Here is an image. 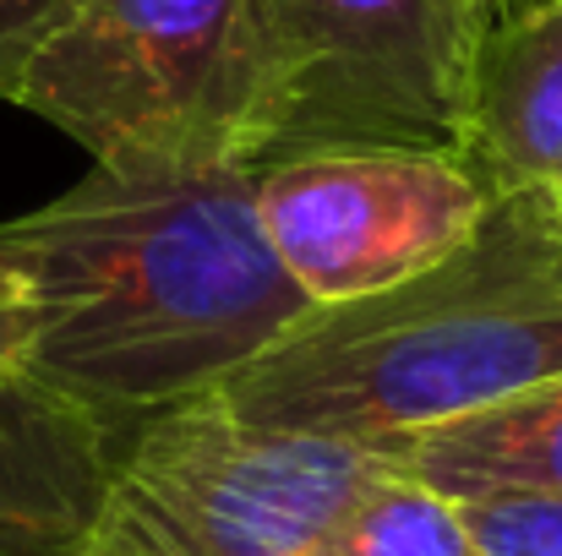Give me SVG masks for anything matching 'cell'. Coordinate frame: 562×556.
Wrapping results in <instances>:
<instances>
[{
  "mask_svg": "<svg viewBox=\"0 0 562 556\" xmlns=\"http://www.w3.org/2000/svg\"><path fill=\"white\" fill-rule=\"evenodd\" d=\"M0 257L27 295V376L115 420L229 382L312 311L268 246L257 170H88L0 224Z\"/></svg>",
  "mask_w": 562,
  "mask_h": 556,
  "instance_id": "1",
  "label": "cell"
},
{
  "mask_svg": "<svg viewBox=\"0 0 562 556\" xmlns=\"http://www.w3.org/2000/svg\"><path fill=\"white\" fill-rule=\"evenodd\" d=\"M562 376V207L492 191L437 268L361 300L312 306L213 393L251 425L376 442Z\"/></svg>",
  "mask_w": 562,
  "mask_h": 556,
  "instance_id": "2",
  "label": "cell"
},
{
  "mask_svg": "<svg viewBox=\"0 0 562 556\" xmlns=\"http://www.w3.org/2000/svg\"><path fill=\"white\" fill-rule=\"evenodd\" d=\"M11 104L126 181L257 170L279 148L246 0H71Z\"/></svg>",
  "mask_w": 562,
  "mask_h": 556,
  "instance_id": "3",
  "label": "cell"
},
{
  "mask_svg": "<svg viewBox=\"0 0 562 556\" xmlns=\"http://www.w3.org/2000/svg\"><path fill=\"white\" fill-rule=\"evenodd\" d=\"M372 469L361 442L251 425L207 387L132 420L77 556H301Z\"/></svg>",
  "mask_w": 562,
  "mask_h": 556,
  "instance_id": "4",
  "label": "cell"
},
{
  "mask_svg": "<svg viewBox=\"0 0 562 556\" xmlns=\"http://www.w3.org/2000/svg\"><path fill=\"white\" fill-rule=\"evenodd\" d=\"M279 104V148H453L470 66L503 0H246Z\"/></svg>",
  "mask_w": 562,
  "mask_h": 556,
  "instance_id": "5",
  "label": "cell"
},
{
  "mask_svg": "<svg viewBox=\"0 0 562 556\" xmlns=\"http://www.w3.org/2000/svg\"><path fill=\"white\" fill-rule=\"evenodd\" d=\"M492 191L453 148L334 143L257 164L268 246L312 306L393 290L459 251Z\"/></svg>",
  "mask_w": 562,
  "mask_h": 556,
  "instance_id": "6",
  "label": "cell"
},
{
  "mask_svg": "<svg viewBox=\"0 0 562 556\" xmlns=\"http://www.w3.org/2000/svg\"><path fill=\"white\" fill-rule=\"evenodd\" d=\"M143 420V415H137ZM132 420L33 376L0 387V556H77Z\"/></svg>",
  "mask_w": 562,
  "mask_h": 556,
  "instance_id": "7",
  "label": "cell"
},
{
  "mask_svg": "<svg viewBox=\"0 0 562 556\" xmlns=\"http://www.w3.org/2000/svg\"><path fill=\"white\" fill-rule=\"evenodd\" d=\"M459 159L486 191H541L562 207V5L541 0L486 27Z\"/></svg>",
  "mask_w": 562,
  "mask_h": 556,
  "instance_id": "8",
  "label": "cell"
},
{
  "mask_svg": "<svg viewBox=\"0 0 562 556\" xmlns=\"http://www.w3.org/2000/svg\"><path fill=\"white\" fill-rule=\"evenodd\" d=\"M376 464L464 502L481 491L562 497V376L508 393L459 420L367 442Z\"/></svg>",
  "mask_w": 562,
  "mask_h": 556,
  "instance_id": "9",
  "label": "cell"
},
{
  "mask_svg": "<svg viewBox=\"0 0 562 556\" xmlns=\"http://www.w3.org/2000/svg\"><path fill=\"white\" fill-rule=\"evenodd\" d=\"M301 556H475L459 502L376 464Z\"/></svg>",
  "mask_w": 562,
  "mask_h": 556,
  "instance_id": "10",
  "label": "cell"
},
{
  "mask_svg": "<svg viewBox=\"0 0 562 556\" xmlns=\"http://www.w3.org/2000/svg\"><path fill=\"white\" fill-rule=\"evenodd\" d=\"M475 556H562V497L552 491H481L459 502Z\"/></svg>",
  "mask_w": 562,
  "mask_h": 556,
  "instance_id": "11",
  "label": "cell"
},
{
  "mask_svg": "<svg viewBox=\"0 0 562 556\" xmlns=\"http://www.w3.org/2000/svg\"><path fill=\"white\" fill-rule=\"evenodd\" d=\"M71 11V0H0V99H16V82L33 60V49L55 33V22Z\"/></svg>",
  "mask_w": 562,
  "mask_h": 556,
  "instance_id": "12",
  "label": "cell"
},
{
  "mask_svg": "<svg viewBox=\"0 0 562 556\" xmlns=\"http://www.w3.org/2000/svg\"><path fill=\"white\" fill-rule=\"evenodd\" d=\"M27 376V295L16 268L0 257V387Z\"/></svg>",
  "mask_w": 562,
  "mask_h": 556,
  "instance_id": "13",
  "label": "cell"
},
{
  "mask_svg": "<svg viewBox=\"0 0 562 556\" xmlns=\"http://www.w3.org/2000/svg\"><path fill=\"white\" fill-rule=\"evenodd\" d=\"M552 5H562V0H552Z\"/></svg>",
  "mask_w": 562,
  "mask_h": 556,
  "instance_id": "14",
  "label": "cell"
}]
</instances>
